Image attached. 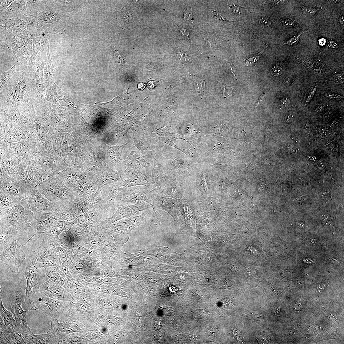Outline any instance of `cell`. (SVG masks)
Wrapping results in <instances>:
<instances>
[{"instance_id": "1", "label": "cell", "mask_w": 344, "mask_h": 344, "mask_svg": "<svg viewBox=\"0 0 344 344\" xmlns=\"http://www.w3.org/2000/svg\"><path fill=\"white\" fill-rule=\"evenodd\" d=\"M1 248L22 237L31 240L34 225L37 220L31 210L27 196L18 201L10 213L0 217Z\"/></svg>"}, {"instance_id": "2", "label": "cell", "mask_w": 344, "mask_h": 344, "mask_svg": "<svg viewBox=\"0 0 344 344\" xmlns=\"http://www.w3.org/2000/svg\"><path fill=\"white\" fill-rule=\"evenodd\" d=\"M40 192L58 208L72 202L76 203L81 197L78 193L71 190L58 178L50 177L39 185Z\"/></svg>"}, {"instance_id": "3", "label": "cell", "mask_w": 344, "mask_h": 344, "mask_svg": "<svg viewBox=\"0 0 344 344\" xmlns=\"http://www.w3.org/2000/svg\"><path fill=\"white\" fill-rule=\"evenodd\" d=\"M22 279L15 285L11 290L8 292L7 306L14 316V330L20 334H31L33 333L28 326L26 320V311L24 310L22 307L26 290L22 284Z\"/></svg>"}, {"instance_id": "4", "label": "cell", "mask_w": 344, "mask_h": 344, "mask_svg": "<svg viewBox=\"0 0 344 344\" xmlns=\"http://www.w3.org/2000/svg\"><path fill=\"white\" fill-rule=\"evenodd\" d=\"M38 255L36 251H32L28 257L24 275L26 279V295L22 305L26 311L36 310L35 301L36 296L39 292L40 271L37 265Z\"/></svg>"}, {"instance_id": "5", "label": "cell", "mask_w": 344, "mask_h": 344, "mask_svg": "<svg viewBox=\"0 0 344 344\" xmlns=\"http://www.w3.org/2000/svg\"><path fill=\"white\" fill-rule=\"evenodd\" d=\"M153 192L148 187L143 186H137L126 189L116 197L114 202L116 209L120 206L134 204L137 201H142L149 204L152 208L154 213L153 223L159 224L161 216L158 213L152 201Z\"/></svg>"}, {"instance_id": "6", "label": "cell", "mask_w": 344, "mask_h": 344, "mask_svg": "<svg viewBox=\"0 0 344 344\" xmlns=\"http://www.w3.org/2000/svg\"><path fill=\"white\" fill-rule=\"evenodd\" d=\"M137 186L150 188L151 183L149 177L138 174L124 181L105 186L101 188L103 197L113 213L116 210L114 202L117 196L125 189Z\"/></svg>"}, {"instance_id": "7", "label": "cell", "mask_w": 344, "mask_h": 344, "mask_svg": "<svg viewBox=\"0 0 344 344\" xmlns=\"http://www.w3.org/2000/svg\"><path fill=\"white\" fill-rule=\"evenodd\" d=\"M81 197L83 198L90 203L98 219L110 217L112 214L110 207L103 197L101 189L88 181Z\"/></svg>"}, {"instance_id": "8", "label": "cell", "mask_w": 344, "mask_h": 344, "mask_svg": "<svg viewBox=\"0 0 344 344\" xmlns=\"http://www.w3.org/2000/svg\"><path fill=\"white\" fill-rule=\"evenodd\" d=\"M0 191L10 194L18 200L27 196L32 187L18 174L1 175Z\"/></svg>"}, {"instance_id": "9", "label": "cell", "mask_w": 344, "mask_h": 344, "mask_svg": "<svg viewBox=\"0 0 344 344\" xmlns=\"http://www.w3.org/2000/svg\"><path fill=\"white\" fill-rule=\"evenodd\" d=\"M5 246L1 255V262L7 265L13 273H17L25 259L22 246L16 239Z\"/></svg>"}, {"instance_id": "10", "label": "cell", "mask_w": 344, "mask_h": 344, "mask_svg": "<svg viewBox=\"0 0 344 344\" xmlns=\"http://www.w3.org/2000/svg\"><path fill=\"white\" fill-rule=\"evenodd\" d=\"M28 197L30 209L37 219L44 213L58 211L55 204L40 192L38 187L32 188Z\"/></svg>"}, {"instance_id": "11", "label": "cell", "mask_w": 344, "mask_h": 344, "mask_svg": "<svg viewBox=\"0 0 344 344\" xmlns=\"http://www.w3.org/2000/svg\"><path fill=\"white\" fill-rule=\"evenodd\" d=\"M18 174L32 188L38 187L51 177L40 166L32 164L22 165Z\"/></svg>"}, {"instance_id": "12", "label": "cell", "mask_w": 344, "mask_h": 344, "mask_svg": "<svg viewBox=\"0 0 344 344\" xmlns=\"http://www.w3.org/2000/svg\"><path fill=\"white\" fill-rule=\"evenodd\" d=\"M38 258L37 265L39 268L45 269L56 265L57 255L56 250L50 243L46 239L43 240L37 250Z\"/></svg>"}, {"instance_id": "13", "label": "cell", "mask_w": 344, "mask_h": 344, "mask_svg": "<svg viewBox=\"0 0 344 344\" xmlns=\"http://www.w3.org/2000/svg\"><path fill=\"white\" fill-rule=\"evenodd\" d=\"M151 208L146 202L139 201L134 204L125 205L118 207L108 218L107 221L112 223L125 217L139 214Z\"/></svg>"}, {"instance_id": "14", "label": "cell", "mask_w": 344, "mask_h": 344, "mask_svg": "<svg viewBox=\"0 0 344 344\" xmlns=\"http://www.w3.org/2000/svg\"><path fill=\"white\" fill-rule=\"evenodd\" d=\"M63 304L60 302L42 294L40 292L36 296L35 305L36 310H39L51 318L58 317L59 311Z\"/></svg>"}, {"instance_id": "15", "label": "cell", "mask_w": 344, "mask_h": 344, "mask_svg": "<svg viewBox=\"0 0 344 344\" xmlns=\"http://www.w3.org/2000/svg\"><path fill=\"white\" fill-rule=\"evenodd\" d=\"M62 221L58 211L43 214L34 222L33 237L43 233Z\"/></svg>"}, {"instance_id": "16", "label": "cell", "mask_w": 344, "mask_h": 344, "mask_svg": "<svg viewBox=\"0 0 344 344\" xmlns=\"http://www.w3.org/2000/svg\"><path fill=\"white\" fill-rule=\"evenodd\" d=\"M75 172L70 170H65L59 175L58 178L71 190L79 194L81 197L84 188L88 183L82 177H78Z\"/></svg>"}, {"instance_id": "17", "label": "cell", "mask_w": 344, "mask_h": 344, "mask_svg": "<svg viewBox=\"0 0 344 344\" xmlns=\"http://www.w3.org/2000/svg\"><path fill=\"white\" fill-rule=\"evenodd\" d=\"M1 344H26L23 338L8 323L5 324L1 318Z\"/></svg>"}, {"instance_id": "18", "label": "cell", "mask_w": 344, "mask_h": 344, "mask_svg": "<svg viewBox=\"0 0 344 344\" xmlns=\"http://www.w3.org/2000/svg\"><path fill=\"white\" fill-rule=\"evenodd\" d=\"M39 291L42 294L53 299H63L66 298V296L61 288L54 283L47 281L41 284Z\"/></svg>"}, {"instance_id": "19", "label": "cell", "mask_w": 344, "mask_h": 344, "mask_svg": "<svg viewBox=\"0 0 344 344\" xmlns=\"http://www.w3.org/2000/svg\"><path fill=\"white\" fill-rule=\"evenodd\" d=\"M0 194V217H2L6 215L11 212L19 200L7 193L1 191Z\"/></svg>"}, {"instance_id": "20", "label": "cell", "mask_w": 344, "mask_h": 344, "mask_svg": "<svg viewBox=\"0 0 344 344\" xmlns=\"http://www.w3.org/2000/svg\"><path fill=\"white\" fill-rule=\"evenodd\" d=\"M58 212L62 221H71L76 218L78 216L77 207L75 202L63 206Z\"/></svg>"}, {"instance_id": "21", "label": "cell", "mask_w": 344, "mask_h": 344, "mask_svg": "<svg viewBox=\"0 0 344 344\" xmlns=\"http://www.w3.org/2000/svg\"><path fill=\"white\" fill-rule=\"evenodd\" d=\"M76 204L78 210L77 216L79 217L83 216L91 217L94 216L95 218L97 219L91 205L84 198L81 197L80 200Z\"/></svg>"}, {"instance_id": "22", "label": "cell", "mask_w": 344, "mask_h": 344, "mask_svg": "<svg viewBox=\"0 0 344 344\" xmlns=\"http://www.w3.org/2000/svg\"><path fill=\"white\" fill-rule=\"evenodd\" d=\"M2 289L1 290V297H0V314L1 318L3 320L5 324L8 323L10 324L14 329L15 324V320L14 319L11 312L5 308L2 302Z\"/></svg>"}, {"instance_id": "23", "label": "cell", "mask_w": 344, "mask_h": 344, "mask_svg": "<svg viewBox=\"0 0 344 344\" xmlns=\"http://www.w3.org/2000/svg\"><path fill=\"white\" fill-rule=\"evenodd\" d=\"M129 142L122 145H118L116 146L108 147L107 151L109 155L114 161L120 162L122 161V154L125 147Z\"/></svg>"}, {"instance_id": "24", "label": "cell", "mask_w": 344, "mask_h": 344, "mask_svg": "<svg viewBox=\"0 0 344 344\" xmlns=\"http://www.w3.org/2000/svg\"><path fill=\"white\" fill-rule=\"evenodd\" d=\"M220 86L224 98H228L232 96L233 94V89L223 83L220 84Z\"/></svg>"}, {"instance_id": "25", "label": "cell", "mask_w": 344, "mask_h": 344, "mask_svg": "<svg viewBox=\"0 0 344 344\" xmlns=\"http://www.w3.org/2000/svg\"><path fill=\"white\" fill-rule=\"evenodd\" d=\"M317 86L314 85L311 87L306 93L304 96V101L306 103L310 102L312 99L316 92Z\"/></svg>"}, {"instance_id": "26", "label": "cell", "mask_w": 344, "mask_h": 344, "mask_svg": "<svg viewBox=\"0 0 344 344\" xmlns=\"http://www.w3.org/2000/svg\"><path fill=\"white\" fill-rule=\"evenodd\" d=\"M266 47H267L266 46L263 50H262L259 53L256 54V55L253 57L249 58L246 59V65L247 66H249L252 64L253 63H255L259 59L260 55L265 51Z\"/></svg>"}, {"instance_id": "27", "label": "cell", "mask_w": 344, "mask_h": 344, "mask_svg": "<svg viewBox=\"0 0 344 344\" xmlns=\"http://www.w3.org/2000/svg\"><path fill=\"white\" fill-rule=\"evenodd\" d=\"M332 78L334 83L337 84H342L344 82V74L334 75L332 76Z\"/></svg>"}, {"instance_id": "28", "label": "cell", "mask_w": 344, "mask_h": 344, "mask_svg": "<svg viewBox=\"0 0 344 344\" xmlns=\"http://www.w3.org/2000/svg\"><path fill=\"white\" fill-rule=\"evenodd\" d=\"M301 12L303 14L312 16L315 14L316 11L314 8H313L304 7L302 9Z\"/></svg>"}, {"instance_id": "29", "label": "cell", "mask_w": 344, "mask_h": 344, "mask_svg": "<svg viewBox=\"0 0 344 344\" xmlns=\"http://www.w3.org/2000/svg\"><path fill=\"white\" fill-rule=\"evenodd\" d=\"M177 57L181 62H187L190 59V58L189 56L182 51L178 52Z\"/></svg>"}, {"instance_id": "30", "label": "cell", "mask_w": 344, "mask_h": 344, "mask_svg": "<svg viewBox=\"0 0 344 344\" xmlns=\"http://www.w3.org/2000/svg\"><path fill=\"white\" fill-rule=\"evenodd\" d=\"M11 73L7 74H3L1 78V89L4 88L7 84L8 81L11 77Z\"/></svg>"}, {"instance_id": "31", "label": "cell", "mask_w": 344, "mask_h": 344, "mask_svg": "<svg viewBox=\"0 0 344 344\" xmlns=\"http://www.w3.org/2000/svg\"><path fill=\"white\" fill-rule=\"evenodd\" d=\"M303 33H301L295 36L292 38L285 42L284 44H287L291 45V46H294V45H296L299 41L300 36Z\"/></svg>"}, {"instance_id": "32", "label": "cell", "mask_w": 344, "mask_h": 344, "mask_svg": "<svg viewBox=\"0 0 344 344\" xmlns=\"http://www.w3.org/2000/svg\"><path fill=\"white\" fill-rule=\"evenodd\" d=\"M183 17L184 19L187 21L191 20L193 19L192 8H188L186 9Z\"/></svg>"}, {"instance_id": "33", "label": "cell", "mask_w": 344, "mask_h": 344, "mask_svg": "<svg viewBox=\"0 0 344 344\" xmlns=\"http://www.w3.org/2000/svg\"><path fill=\"white\" fill-rule=\"evenodd\" d=\"M325 96L334 100H339L343 98V97L341 95L331 93H326Z\"/></svg>"}, {"instance_id": "34", "label": "cell", "mask_w": 344, "mask_h": 344, "mask_svg": "<svg viewBox=\"0 0 344 344\" xmlns=\"http://www.w3.org/2000/svg\"><path fill=\"white\" fill-rule=\"evenodd\" d=\"M283 69L279 65V63L276 65L273 69V73L275 76H278L281 75L283 73Z\"/></svg>"}, {"instance_id": "35", "label": "cell", "mask_w": 344, "mask_h": 344, "mask_svg": "<svg viewBox=\"0 0 344 344\" xmlns=\"http://www.w3.org/2000/svg\"><path fill=\"white\" fill-rule=\"evenodd\" d=\"M283 26L286 28H289L293 26L295 24V22L290 19H286L283 21Z\"/></svg>"}, {"instance_id": "36", "label": "cell", "mask_w": 344, "mask_h": 344, "mask_svg": "<svg viewBox=\"0 0 344 344\" xmlns=\"http://www.w3.org/2000/svg\"><path fill=\"white\" fill-rule=\"evenodd\" d=\"M205 84L204 81L202 79L200 82L198 83L197 86V88L199 93H203L205 91Z\"/></svg>"}, {"instance_id": "37", "label": "cell", "mask_w": 344, "mask_h": 344, "mask_svg": "<svg viewBox=\"0 0 344 344\" xmlns=\"http://www.w3.org/2000/svg\"><path fill=\"white\" fill-rule=\"evenodd\" d=\"M260 24L264 27L266 28L271 25V22L266 18H261L260 20Z\"/></svg>"}, {"instance_id": "38", "label": "cell", "mask_w": 344, "mask_h": 344, "mask_svg": "<svg viewBox=\"0 0 344 344\" xmlns=\"http://www.w3.org/2000/svg\"><path fill=\"white\" fill-rule=\"evenodd\" d=\"M180 33L183 37L186 38H188L189 35V31L186 29L180 26L179 28Z\"/></svg>"}, {"instance_id": "39", "label": "cell", "mask_w": 344, "mask_h": 344, "mask_svg": "<svg viewBox=\"0 0 344 344\" xmlns=\"http://www.w3.org/2000/svg\"><path fill=\"white\" fill-rule=\"evenodd\" d=\"M293 78L291 77L288 76L286 77L283 83V86H287L292 84Z\"/></svg>"}, {"instance_id": "40", "label": "cell", "mask_w": 344, "mask_h": 344, "mask_svg": "<svg viewBox=\"0 0 344 344\" xmlns=\"http://www.w3.org/2000/svg\"><path fill=\"white\" fill-rule=\"evenodd\" d=\"M229 64L230 65V70L231 71V72L232 74L234 77H236V68H235L234 66L233 65V63H232V59H231V58H230V59H229Z\"/></svg>"}, {"instance_id": "41", "label": "cell", "mask_w": 344, "mask_h": 344, "mask_svg": "<svg viewBox=\"0 0 344 344\" xmlns=\"http://www.w3.org/2000/svg\"><path fill=\"white\" fill-rule=\"evenodd\" d=\"M288 97H284L280 102V108L285 107L288 103Z\"/></svg>"}, {"instance_id": "42", "label": "cell", "mask_w": 344, "mask_h": 344, "mask_svg": "<svg viewBox=\"0 0 344 344\" xmlns=\"http://www.w3.org/2000/svg\"><path fill=\"white\" fill-rule=\"evenodd\" d=\"M214 14H215V18L217 20H218L220 21H225V22H230L227 19L224 18L222 17L221 15L218 12H214Z\"/></svg>"}, {"instance_id": "43", "label": "cell", "mask_w": 344, "mask_h": 344, "mask_svg": "<svg viewBox=\"0 0 344 344\" xmlns=\"http://www.w3.org/2000/svg\"><path fill=\"white\" fill-rule=\"evenodd\" d=\"M294 115L292 112H289L286 116V121L287 122H292L293 120Z\"/></svg>"}, {"instance_id": "44", "label": "cell", "mask_w": 344, "mask_h": 344, "mask_svg": "<svg viewBox=\"0 0 344 344\" xmlns=\"http://www.w3.org/2000/svg\"><path fill=\"white\" fill-rule=\"evenodd\" d=\"M241 8V7L236 5H234V6L232 7L233 10L235 13L240 14L241 13V12L240 10Z\"/></svg>"}, {"instance_id": "45", "label": "cell", "mask_w": 344, "mask_h": 344, "mask_svg": "<svg viewBox=\"0 0 344 344\" xmlns=\"http://www.w3.org/2000/svg\"><path fill=\"white\" fill-rule=\"evenodd\" d=\"M325 107V105L324 104H320L316 106L315 111L316 112H320L323 110Z\"/></svg>"}, {"instance_id": "46", "label": "cell", "mask_w": 344, "mask_h": 344, "mask_svg": "<svg viewBox=\"0 0 344 344\" xmlns=\"http://www.w3.org/2000/svg\"><path fill=\"white\" fill-rule=\"evenodd\" d=\"M328 47L332 49L336 48H338V45L335 42L333 41H330L329 42Z\"/></svg>"}, {"instance_id": "47", "label": "cell", "mask_w": 344, "mask_h": 344, "mask_svg": "<svg viewBox=\"0 0 344 344\" xmlns=\"http://www.w3.org/2000/svg\"><path fill=\"white\" fill-rule=\"evenodd\" d=\"M330 217L327 215H322L321 219L323 222L325 223H327L330 220Z\"/></svg>"}, {"instance_id": "48", "label": "cell", "mask_w": 344, "mask_h": 344, "mask_svg": "<svg viewBox=\"0 0 344 344\" xmlns=\"http://www.w3.org/2000/svg\"><path fill=\"white\" fill-rule=\"evenodd\" d=\"M265 93H262L261 94V95L260 96V97L259 98V100H258V102H257V103L256 104V105H255V107H257V106H258V105L260 104V103L262 101V99H264V97H265Z\"/></svg>"}, {"instance_id": "49", "label": "cell", "mask_w": 344, "mask_h": 344, "mask_svg": "<svg viewBox=\"0 0 344 344\" xmlns=\"http://www.w3.org/2000/svg\"><path fill=\"white\" fill-rule=\"evenodd\" d=\"M344 16H342L339 19V21L340 24L341 26H342L343 27V28H344Z\"/></svg>"}, {"instance_id": "50", "label": "cell", "mask_w": 344, "mask_h": 344, "mask_svg": "<svg viewBox=\"0 0 344 344\" xmlns=\"http://www.w3.org/2000/svg\"><path fill=\"white\" fill-rule=\"evenodd\" d=\"M319 41L320 44L322 45H324V44H325L326 43L325 39L323 38L321 39Z\"/></svg>"}, {"instance_id": "51", "label": "cell", "mask_w": 344, "mask_h": 344, "mask_svg": "<svg viewBox=\"0 0 344 344\" xmlns=\"http://www.w3.org/2000/svg\"><path fill=\"white\" fill-rule=\"evenodd\" d=\"M274 311L275 313L276 314H278L279 312V309L278 307H275Z\"/></svg>"}]
</instances>
